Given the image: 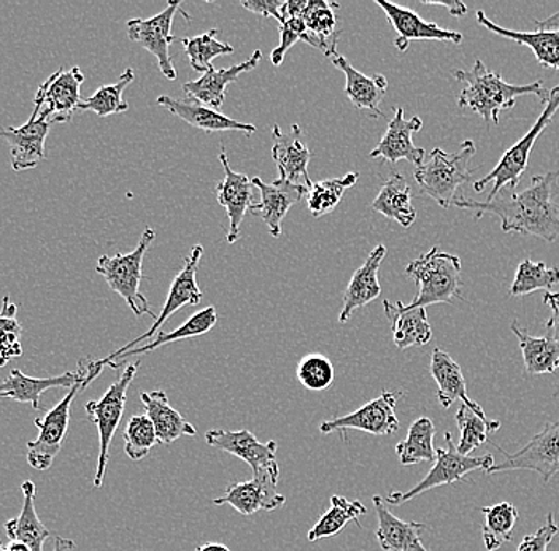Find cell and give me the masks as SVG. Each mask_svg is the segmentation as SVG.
Instances as JSON below:
<instances>
[{
	"instance_id": "cell-1",
	"label": "cell",
	"mask_w": 559,
	"mask_h": 551,
	"mask_svg": "<svg viewBox=\"0 0 559 551\" xmlns=\"http://www.w3.org/2000/svg\"><path fill=\"white\" fill-rule=\"evenodd\" d=\"M559 170L531 178L522 191L502 190L491 201L456 197L453 204L461 211L474 212V219L496 215L502 232L534 236L555 242L559 237Z\"/></svg>"
},
{
	"instance_id": "cell-2",
	"label": "cell",
	"mask_w": 559,
	"mask_h": 551,
	"mask_svg": "<svg viewBox=\"0 0 559 551\" xmlns=\"http://www.w3.org/2000/svg\"><path fill=\"white\" fill-rule=\"evenodd\" d=\"M453 75L457 82L466 83L457 97V106L480 115L487 124L498 125L499 115L515 107L519 97L533 94L545 106L550 96V89H545L540 80L530 85H510L501 73L489 71L480 59L471 71H454Z\"/></svg>"
},
{
	"instance_id": "cell-3",
	"label": "cell",
	"mask_w": 559,
	"mask_h": 551,
	"mask_svg": "<svg viewBox=\"0 0 559 551\" xmlns=\"http://www.w3.org/2000/svg\"><path fill=\"white\" fill-rule=\"evenodd\" d=\"M477 153V146L472 141H464L454 153L443 149H432L428 160L415 169V180L426 196L436 201L442 208H449L456 199V191L471 181L469 164Z\"/></svg>"
},
{
	"instance_id": "cell-4",
	"label": "cell",
	"mask_w": 559,
	"mask_h": 551,
	"mask_svg": "<svg viewBox=\"0 0 559 551\" xmlns=\"http://www.w3.org/2000/svg\"><path fill=\"white\" fill-rule=\"evenodd\" d=\"M407 275L418 285V295L414 301L405 303L408 309H426L435 303H454L463 301L461 296V260L454 254L442 253L439 249L412 261L405 267Z\"/></svg>"
},
{
	"instance_id": "cell-5",
	"label": "cell",
	"mask_w": 559,
	"mask_h": 551,
	"mask_svg": "<svg viewBox=\"0 0 559 551\" xmlns=\"http://www.w3.org/2000/svg\"><path fill=\"white\" fill-rule=\"evenodd\" d=\"M155 237V229L146 228L135 250L131 253H118L115 256L104 254L97 260L96 272L103 275L107 285L124 299L135 316L150 315L156 320L155 312L150 309L148 301L140 292V284L143 280V257Z\"/></svg>"
},
{
	"instance_id": "cell-6",
	"label": "cell",
	"mask_w": 559,
	"mask_h": 551,
	"mask_svg": "<svg viewBox=\"0 0 559 551\" xmlns=\"http://www.w3.org/2000/svg\"><path fill=\"white\" fill-rule=\"evenodd\" d=\"M559 110V85L550 89V96H548L547 104H545L544 111L533 128L527 131L522 141L515 143L512 148L507 149L504 156L499 160L498 166L488 173L487 177L480 178L475 181L474 191L475 193H484L485 188L489 183H495L491 193L487 201H491L496 194L501 193L502 190H516L519 187L520 178L526 172L527 163H530V155L533 152L534 145H536L537 139L542 132L547 129V125L551 123L555 115Z\"/></svg>"
},
{
	"instance_id": "cell-7",
	"label": "cell",
	"mask_w": 559,
	"mask_h": 551,
	"mask_svg": "<svg viewBox=\"0 0 559 551\" xmlns=\"http://www.w3.org/2000/svg\"><path fill=\"white\" fill-rule=\"evenodd\" d=\"M139 366L140 361L126 366L120 379L105 392L99 400H90L86 404L87 420L96 424L99 432V458H97V470L94 476V488L103 487L108 458H110L111 441L115 432L120 428L128 390L138 375Z\"/></svg>"
},
{
	"instance_id": "cell-8",
	"label": "cell",
	"mask_w": 559,
	"mask_h": 551,
	"mask_svg": "<svg viewBox=\"0 0 559 551\" xmlns=\"http://www.w3.org/2000/svg\"><path fill=\"white\" fill-rule=\"evenodd\" d=\"M443 438H445L447 450L436 448V464L429 470L428 476L418 481L412 490L405 491V493L393 491V493H390V496L384 499V502L391 505H401L404 502L412 501V499L421 496L426 491L435 490L437 487L464 481L467 474L474 472V470H485V472H488L495 466V458L489 453L485 456H464L457 452L456 444H454L450 432H445Z\"/></svg>"
},
{
	"instance_id": "cell-9",
	"label": "cell",
	"mask_w": 559,
	"mask_h": 551,
	"mask_svg": "<svg viewBox=\"0 0 559 551\" xmlns=\"http://www.w3.org/2000/svg\"><path fill=\"white\" fill-rule=\"evenodd\" d=\"M202 254H204V247H192L190 256L185 260L183 267H181L177 277L174 278L173 285H170L169 295H167L163 312L157 316L153 326L150 327L145 334H142V336L129 342L128 345H124V347H121L120 350L115 351V354L108 355L107 358L104 359H97V364H99L100 368H110L111 362H114L118 356L132 350V348L138 347L142 342H150V338L155 337L156 334H159L160 331H163V326L166 324V321L169 320L174 313H177L178 310L183 309V307L187 306H199V302L204 298V295H202L201 288H199L198 285V268Z\"/></svg>"
},
{
	"instance_id": "cell-10",
	"label": "cell",
	"mask_w": 559,
	"mask_h": 551,
	"mask_svg": "<svg viewBox=\"0 0 559 551\" xmlns=\"http://www.w3.org/2000/svg\"><path fill=\"white\" fill-rule=\"evenodd\" d=\"M496 448L504 455V462L495 464L488 476L507 470H533L539 474L545 484L550 483L555 476H559V420L547 423L516 453H507L501 446Z\"/></svg>"
},
{
	"instance_id": "cell-11",
	"label": "cell",
	"mask_w": 559,
	"mask_h": 551,
	"mask_svg": "<svg viewBox=\"0 0 559 551\" xmlns=\"http://www.w3.org/2000/svg\"><path fill=\"white\" fill-rule=\"evenodd\" d=\"M83 390H86L85 382L76 383L44 418H35V427L40 432L35 441L27 444V463L35 470L50 469L56 456L61 452L69 431L70 407L76 394Z\"/></svg>"
},
{
	"instance_id": "cell-12",
	"label": "cell",
	"mask_w": 559,
	"mask_h": 551,
	"mask_svg": "<svg viewBox=\"0 0 559 551\" xmlns=\"http://www.w3.org/2000/svg\"><path fill=\"white\" fill-rule=\"evenodd\" d=\"M205 442L213 448L229 453L236 458L242 459L253 470V477L274 476L280 479V466L277 462L278 444L275 441H258L253 432L247 429L229 431V429H210L205 432Z\"/></svg>"
},
{
	"instance_id": "cell-13",
	"label": "cell",
	"mask_w": 559,
	"mask_h": 551,
	"mask_svg": "<svg viewBox=\"0 0 559 551\" xmlns=\"http://www.w3.org/2000/svg\"><path fill=\"white\" fill-rule=\"evenodd\" d=\"M85 82V73L80 68L69 71L59 69L48 76L40 86L34 99V111L45 113L52 124L69 123L73 111L79 110L80 86Z\"/></svg>"
},
{
	"instance_id": "cell-14",
	"label": "cell",
	"mask_w": 559,
	"mask_h": 551,
	"mask_svg": "<svg viewBox=\"0 0 559 551\" xmlns=\"http://www.w3.org/2000/svg\"><path fill=\"white\" fill-rule=\"evenodd\" d=\"M402 393L383 392L376 399L359 407L353 414L334 418L320 424L321 434L345 432L348 429L367 432L372 435H391L400 429L396 406Z\"/></svg>"
},
{
	"instance_id": "cell-15",
	"label": "cell",
	"mask_w": 559,
	"mask_h": 551,
	"mask_svg": "<svg viewBox=\"0 0 559 551\" xmlns=\"http://www.w3.org/2000/svg\"><path fill=\"white\" fill-rule=\"evenodd\" d=\"M178 12H181V3L169 2L166 10L157 13L153 19L128 21L129 40L138 41L146 51L155 56L160 72L167 80L177 79V71L170 58V45L177 38L173 34V24Z\"/></svg>"
},
{
	"instance_id": "cell-16",
	"label": "cell",
	"mask_w": 559,
	"mask_h": 551,
	"mask_svg": "<svg viewBox=\"0 0 559 551\" xmlns=\"http://www.w3.org/2000/svg\"><path fill=\"white\" fill-rule=\"evenodd\" d=\"M51 125L47 115L33 111L29 121L20 128H0V137L10 145V158L15 172L35 169L45 160V142Z\"/></svg>"
},
{
	"instance_id": "cell-17",
	"label": "cell",
	"mask_w": 559,
	"mask_h": 551,
	"mask_svg": "<svg viewBox=\"0 0 559 551\" xmlns=\"http://www.w3.org/2000/svg\"><path fill=\"white\" fill-rule=\"evenodd\" d=\"M219 163L225 170V178L216 184V199L218 204L225 208L229 218V231H227V243H236L240 237V225L245 215L254 207L253 181L245 173L236 172L230 167L225 148L219 152Z\"/></svg>"
},
{
	"instance_id": "cell-18",
	"label": "cell",
	"mask_w": 559,
	"mask_h": 551,
	"mask_svg": "<svg viewBox=\"0 0 559 551\" xmlns=\"http://www.w3.org/2000/svg\"><path fill=\"white\" fill-rule=\"evenodd\" d=\"M277 477L269 474L253 477L248 481L230 483L225 494L213 499L212 504L230 505L245 516H251L261 511H277L286 502V498L277 493Z\"/></svg>"
},
{
	"instance_id": "cell-19",
	"label": "cell",
	"mask_w": 559,
	"mask_h": 551,
	"mask_svg": "<svg viewBox=\"0 0 559 551\" xmlns=\"http://www.w3.org/2000/svg\"><path fill=\"white\" fill-rule=\"evenodd\" d=\"M79 382H85L86 388L91 385L87 380V368L85 359L79 362L75 372H66L58 376L47 379H35L24 375L20 369H13L9 376L0 382V397H10L21 404H29L34 410L40 409L41 394L51 388H72Z\"/></svg>"
},
{
	"instance_id": "cell-20",
	"label": "cell",
	"mask_w": 559,
	"mask_h": 551,
	"mask_svg": "<svg viewBox=\"0 0 559 551\" xmlns=\"http://www.w3.org/2000/svg\"><path fill=\"white\" fill-rule=\"evenodd\" d=\"M272 159L277 164L280 178L299 187H312L309 176V164L312 160V152L304 143L302 129L299 124H293L288 134L280 131V125L272 128Z\"/></svg>"
},
{
	"instance_id": "cell-21",
	"label": "cell",
	"mask_w": 559,
	"mask_h": 551,
	"mask_svg": "<svg viewBox=\"0 0 559 551\" xmlns=\"http://www.w3.org/2000/svg\"><path fill=\"white\" fill-rule=\"evenodd\" d=\"M421 129V118L414 117L411 120H405L404 108L397 107L394 110L393 120L388 123L382 141L370 152V158H380L393 166H396L402 159L408 160L414 166H421L425 163L426 152L415 146L412 141L415 132H419Z\"/></svg>"
},
{
	"instance_id": "cell-22",
	"label": "cell",
	"mask_w": 559,
	"mask_h": 551,
	"mask_svg": "<svg viewBox=\"0 0 559 551\" xmlns=\"http://www.w3.org/2000/svg\"><path fill=\"white\" fill-rule=\"evenodd\" d=\"M376 3L383 10L391 26L396 31L397 38L394 45L401 53H405L408 45L414 40L452 41L454 45L463 41V34L442 29L439 24L423 20L414 10L384 2V0H376Z\"/></svg>"
},
{
	"instance_id": "cell-23",
	"label": "cell",
	"mask_w": 559,
	"mask_h": 551,
	"mask_svg": "<svg viewBox=\"0 0 559 551\" xmlns=\"http://www.w3.org/2000/svg\"><path fill=\"white\" fill-rule=\"evenodd\" d=\"M253 187L261 193V204L251 208L253 214H260L262 221L267 225L272 237L278 239L282 236V223L288 212L307 197L309 188L289 183L288 180L277 178L274 183H265L262 178H251Z\"/></svg>"
},
{
	"instance_id": "cell-24",
	"label": "cell",
	"mask_w": 559,
	"mask_h": 551,
	"mask_svg": "<svg viewBox=\"0 0 559 551\" xmlns=\"http://www.w3.org/2000/svg\"><path fill=\"white\" fill-rule=\"evenodd\" d=\"M159 107L166 108L167 111L175 115V117L183 120L185 123L192 125V128L201 129L207 132H227L237 131L245 132V134H254L257 125L242 123V121L233 120L226 115L219 113L215 108L204 106L195 99H174L170 96L157 97Z\"/></svg>"
},
{
	"instance_id": "cell-25",
	"label": "cell",
	"mask_w": 559,
	"mask_h": 551,
	"mask_svg": "<svg viewBox=\"0 0 559 551\" xmlns=\"http://www.w3.org/2000/svg\"><path fill=\"white\" fill-rule=\"evenodd\" d=\"M372 502L379 519L376 536L383 551H428L421 542V534L428 531V526L397 518L379 494L372 498Z\"/></svg>"
},
{
	"instance_id": "cell-26",
	"label": "cell",
	"mask_w": 559,
	"mask_h": 551,
	"mask_svg": "<svg viewBox=\"0 0 559 551\" xmlns=\"http://www.w3.org/2000/svg\"><path fill=\"white\" fill-rule=\"evenodd\" d=\"M384 256H386V247L377 245L376 249L370 251L366 263L353 274L352 280L345 289L344 307H342L341 315H338V323H347L355 310L361 309V307L379 298L380 292H382L379 271Z\"/></svg>"
},
{
	"instance_id": "cell-27",
	"label": "cell",
	"mask_w": 559,
	"mask_h": 551,
	"mask_svg": "<svg viewBox=\"0 0 559 551\" xmlns=\"http://www.w3.org/2000/svg\"><path fill=\"white\" fill-rule=\"evenodd\" d=\"M431 375L437 383V399L443 409H450L456 400L463 406L475 411L478 417L488 418L481 406L471 399L467 394L466 379H464L461 366L445 351L436 348L431 356Z\"/></svg>"
},
{
	"instance_id": "cell-28",
	"label": "cell",
	"mask_w": 559,
	"mask_h": 551,
	"mask_svg": "<svg viewBox=\"0 0 559 551\" xmlns=\"http://www.w3.org/2000/svg\"><path fill=\"white\" fill-rule=\"evenodd\" d=\"M261 59L262 53L257 50L250 56V59L233 65V68L222 69V71H216L213 68L209 69L207 72L202 73L201 79L185 83L183 91L191 99L216 110L225 104L227 86L237 82L242 73L257 69Z\"/></svg>"
},
{
	"instance_id": "cell-29",
	"label": "cell",
	"mask_w": 559,
	"mask_h": 551,
	"mask_svg": "<svg viewBox=\"0 0 559 551\" xmlns=\"http://www.w3.org/2000/svg\"><path fill=\"white\" fill-rule=\"evenodd\" d=\"M331 59L334 68L344 72L345 79H347L345 94H347L349 103L359 110L370 111L373 118L383 117L380 104H382L388 89L386 76L382 73L367 76L365 73L356 71L341 55H334Z\"/></svg>"
},
{
	"instance_id": "cell-30",
	"label": "cell",
	"mask_w": 559,
	"mask_h": 551,
	"mask_svg": "<svg viewBox=\"0 0 559 551\" xmlns=\"http://www.w3.org/2000/svg\"><path fill=\"white\" fill-rule=\"evenodd\" d=\"M337 10H341L337 2L307 0L306 9L302 12V20L306 23L304 41L320 50L328 58L337 55L335 50H337L338 37H341V31H337Z\"/></svg>"
},
{
	"instance_id": "cell-31",
	"label": "cell",
	"mask_w": 559,
	"mask_h": 551,
	"mask_svg": "<svg viewBox=\"0 0 559 551\" xmlns=\"http://www.w3.org/2000/svg\"><path fill=\"white\" fill-rule=\"evenodd\" d=\"M140 400H142L146 417L152 420L153 427L156 429L157 442L160 445L174 444L183 435L194 438L198 434V429L192 427L180 411L174 409L169 397L163 390L142 392Z\"/></svg>"
},
{
	"instance_id": "cell-32",
	"label": "cell",
	"mask_w": 559,
	"mask_h": 551,
	"mask_svg": "<svg viewBox=\"0 0 559 551\" xmlns=\"http://www.w3.org/2000/svg\"><path fill=\"white\" fill-rule=\"evenodd\" d=\"M384 313L391 323L393 342L400 350L428 345L432 338V326L426 309H408L405 303L383 301Z\"/></svg>"
},
{
	"instance_id": "cell-33",
	"label": "cell",
	"mask_w": 559,
	"mask_h": 551,
	"mask_svg": "<svg viewBox=\"0 0 559 551\" xmlns=\"http://www.w3.org/2000/svg\"><path fill=\"white\" fill-rule=\"evenodd\" d=\"M477 23L484 26L485 29L491 31L496 36L504 37L507 40L530 48L542 68L559 71V29H537L534 33L506 29V27L499 26V24L487 19L484 10H477Z\"/></svg>"
},
{
	"instance_id": "cell-34",
	"label": "cell",
	"mask_w": 559,
	"mask_h": 551,
	"mask_svg": "<svg viewBox=\"0 0 559 551\" xmlns=\"http://www.w3.org/2000/svg\"><path fill=\"white\" fill-rule=\"evenodd\" d=\"M24 502L21 514L17 518L9 519L5 523L7 536L15 542L26 543L33 551H44L45 542H47L52 534L45 528L41 519L35 512V484L31 480L23 481L21 484Z\"/></svg>"
},
{
	"instance_id": "cell-35",
	"label": "cell",
	"mask_w": 559,
	"mask_h": 551,
	"mask_svg": "<svg viewBox=\"0 0 559 551\" xmlns=\"http://www.w3.org/2000/svg\"><path fill=\"white\" fill-rule=\"evenodd\" d=\"M218 315H216V309L213 306L205 307V309L199 310L198 313L191 315L190 319L185 321L177 330L166 333L160 331L157 334L155 340H150L148 344L142 345V347L132 348V350L126 351L121 356H118L114 362H111V369H120L122 362L128 359L135 358V356L148 355L155 351L156 348L163 347V345L170 344V342L185 340V338H192L204 336L215 327Z\"/></svg>"
},
{
	"instance_id": "cell-36",
	"label": "cell",
	"mask_w": 559,
	"mask_h": 551,
	"mask_svg": "<svg viewBox=\"0 0 559 551\" xmlns=\"http://www.w3.org/2000/svg\"><path fill=\"white\" fill-rule=\"evenodd\" d=\"M510 330L519 338L520 350L523 354L524 368L527 374H554L559 369V340L551 336L534 337L512 321Z\"/></svg>"
},
{
	"instance_id": "cell-37",
	"label": "cell",
	"mask_w": 559,
	"mask_h": 551,
	"mask_svg": "<svg viewBox=\"0 0 559 551\" xmlns=\"http://www.w3.org/2000/svg\"><path fill=\"white\" fill-rule=\"evenodd\" d=\"M377 214L400 223L402 228H411L417 219V211L412 204L411 184L402 173H393L384 181L379 196L372 202Z\"/></svg>"
},
{
	"instance_id": "cell-38",
	"label": "cell",
	"mask_w": 559,
	"mask_h": 551,
	"mask_svg": "<svg viewBox=\"0 0 559 551\" xmlns=\"http://www.w3.org/2000/svg\"><path fill=\"white\" fill-rule=\"evenodd\" d=\"M367 508L361 501H349L344 496L334 494L331 496V507L318 518L312 529L307 534L309 542H317L320 539L337 536L344 531L348 523L355 522L359 525V516L366 515Z\"/></svg>"
},
{
	"instance_id": "cell-39",
	"label": "cell",
	"mask_w": 559,
	"mask_h": 551,
	"mask_svg": "<svg viewBox=\"0 0 559 551\" xmlns=\"http://www.w3.org/2000/svg\"><path fill=\"white\" fill-rule=\"evenodd\" d=\"M436 428L428 417L418 418L408 428L407 438L396 445L402 466L436 462Z\"/></svg>"
},
{
	"instance_id": "cell-40",
	"label": "cell",
	"mask_w": 559,
	"mask_h": 551,
	"mask_svg": "<svg viewBox=\"0 0 559 551\" xmlns=\"http://www.w3.org/2000/svg\"><path fill=\"white\" fill-rule=\"evenodd\" d=\"M481 514L485 515L481 536H484L487 551L499 550L506 543L512 542L513 528H515L520 516L519 508L515 505L510 504V502H501V504L481 508Z\"/></svg>"
},
{
	"instance_id": "cell-41",
	"label": "cell",
	"mask_w": 559,
	"mask_h": 551,
	"mask_svg": "<svg viewBox=\"0 0 559 551\" xmlns=\"http://www.w3.org/2000/svg\"><path fill=\"white\" fill-rule=\"evenodd\" d=\"M359 173L349 172L341 178H330V180L314 181L307 193V207L314 218L330 215L341 204L345 191L355 187Z\"/></svg>"
},
{
	"instance_id": "cell-42",
	"label": "cell",
	"mask_w": 559,
	"mask_h": 551,
	"mask_svg": "<svg viewBox=\"0 0 559 551\" xmlns=\"http://www.w3.org/2000/svg\"><path fill=\"white\" fill-rule=\"evenodd\" d=\"M135 80L134 69H126L114 85L100 86L93 96L82 100L79 110L94 111L99 117H110V115H120L129 110L128 103L122 99L124 89Z\"/></svg>"
},
{
	"instance_id": "cell-43",
	"label": "cell",
	"mask_w": 559,
	"mask_h": 551,
	"mask_svg": "<svg viewBox=\"0 0 559 551\" xmlns=\"http://www.w3.org/2000/svg\"><path fill=\"white\" fill-rule=\"evenodd\" d=\"M454 418H456L457 428L461 429V441L456 448L464 456H471L478 446L487 444L488 434H495L501 428V421L478 417L466 406H461Z\"/></svg>"
},
{
	"instance_id": "cell-44",
	"label": "cell",
	"mask_w": 559,
	"mask_h": 551,
	"mask_svg": "<svg viewBox=\"0 0 559 551\" xmlns=\"http://www.w3.org/2000/svg\"><path fill=\"white\" fill-rule=\"evenodd\" d=\"M218 29L209 31V33L201 34L195 37L181 38V45L185 48L188 61L195 72L205 73L212 69V61L218 56L233 55L234 47H230L226 41H219Z\"/></svg>"
},
{
	"instance_id": "cell-45",
	"label": "cell",
	"mask_w": 559,
	"mask_h": 551,
	"mask_svg": "<svg viewBox=\"0 0 559 551\" xmlns=\"http://www.w3.org/2000/svg\"><path fill=\"white\" fill-rule=\"evenodd\" d=\"M307 0H288L283 7V21L280 23V45L271 53V61L274 65H282L285 55L289 48L295 47L297 41L306 36V23L302 20V12L306 9Z\"/></svg>"
},
{
	"instance_id": "cell-46",
	"label": "cell",
	"mask_w": 559,
	"mask_h": 551,
	"mask_svg": "<svg viewBox=\"0 0 559 551\" xmlns=\"http://www.w3.org/2000/svg\"><path fill=\"white\" fill-rule=\"evenodd\" d=\"M559 284V267H548L544 263L524 260L516 268L515 280L510 288V296H526L539 289L554 288Z\"/></svg>"
},
{
	"instance_id": "cell-47",
	"label": "cell",
	"mask_w": 559,
	"mask_h": 551,
	"mask_svg": "<svg viewBox=\"0 0 559 551\" xmlns=\"http://www.w3.org/2000/svg\"><path fill=\"white\" fill-rule=\"evenodd\" d=\"M124 452L132 462H142L150 455L157 442L156 429L146 415L129 418L124 432Z\"/></svg>"
},
{
	"instance_id": "cell-48",
	"label": "cell",
	"mask_w": 559,
	"mask_h": 551,
	"mask_svg": "<svg viewBox=\"0 0 559 551\" xmlns=\"http://www.w3.org/2000/svg\"><path fill=\"white\" fill-rule=\"evenodd\" d=\"M16 303L10 301L9 296H5L2 310H0V368L23 355V347H21L23 327L16 320Z\"/></svg>"
},
{
	"instance_id": "cell-49",
	"label": "cell",
	"mask_w": 559,
	"mask_h": 551,
	"mask_svg": "<svg viewBox=\"0 0 559 551\" xmlns=\"http://www.w3.org/2000/svg\"><path fill=\"white\" fill-rule=\"evenodd\" d=\"M296 376L304 388L310 392H324L334 382V366L326 356L307 355L297 364Z\"/></svg>"
},
{
	"instance_id": "cell-50",
	"label": "cell",
	"mask_w": 559,
	"mask_h": 551,
	"mask_svg": "<svg viewBox=\"0 0 559 551\" xmlns=\"http://www.w3.org/2000/svg\"><path fill=\"white\" fill-rule=\"evenodd\" d=\"M558 532L559 528L555 523L554 514H548L547 523L539 531L524 536L516 551H547Z\"/></svg>"
},
{
	"instance_id": "cell-51",
	"label": "cell",
	"mask_w": 559,
	"mask_h": 551,
	"mask_svg": "<svg viewBox=\"0 0 559 551\" xmlns=\"http://www.w3.org/2000/svg\"><path fill=\"white\" fill-rule=\"evenodd\" d=\"M285 3L283 0H250V2L243 0L242 7L262 19H275L282 23Z\"/></svg>"
},
{
	"instance_id": "cell-52",
	"label": "cell",
	"mask_w": 559,
	"mask_h": 551,
	"mask_svg": "<svg viewBox=\"0 0 559 551\" xmlns=\"http://www.w3.org/2000/svg\"><path fill=\"white\" fill-rule=\"evenodd\" d=\"M544 303L551 310V319L545 321L547 334L559 340V292H545Z\"/></svg>"
},
{
	"instance_id": "cell-53",
	"label": "cell",
	"mask_w": 559,
	"mask_h": 551,
	"mask_svg": "<svg viewBox=\"0 0 559 551\" xmlns=\"http://www.w3.org/2000/svg\"><path fill=\"white\" fill-rule=\"evenodd\" d=\"M423 3H425V5L443 7V9L449 10L450 15L457 16V19H461V16H464L466 15L467 12H469V9H467L466 3L460 2V0H452V2H436V0H423Z\"/></svg>"
},
{
	"instance_id": "cell-54",
	"label": "cell",
	"mask_w": 559,
	"mask_h": 551,
	"mask_svg": "<svg viewBox=\"0 0 559 551\" xmlns=\"http://www.w3.org/2000/svg\"><path fill=\"white\" fill-rule=\"evenodd\" d=\"M537 29L545 31H557L559 29V12L554 13V15L548 16L545 20H536Z\"/></svg>"
},
{
	"instance_id": "cell-55",
	"label": "cell",
	"mask_w": 559,
	"mask_h": 551,
	"mask_svg": "<svg viewBox=\"0 0 559 551\" xmlns=\"http://www.w3.org/2000/svg\"><path fill=\"white\" fill-rule=\"evenodd\" d=\"M75 549V542L70 539H64V537H55V543H52L51 551H70Z\"/></svg>"
},
{
	"instance_id": "cell-56",
	"label": "cell",
	"mask_w": 559,
	"mask_h": 551,
	"mask_svg": "<svg viewBox=\"0 0 559 551\" xmlns=\"http://www.w3.org/2000/svg\"><path fill=\"white\" fill-rule=\"evenodd\" d=\"M195 551H230V549L226 547L225 543L205 542L195 547Z\"/></svg>"
},
{
	"instance_id": "cell-57",
	"label": "cell",
	"mask_w": 559,
	"mask_h": 551,
	"mask_svg": "<svg viewBox=\"0 0 559 551\" xmlns=\"http://www.w3.org/2000/svg\"><path fill=\"white\" fill-rule=\"evenodd\" d=\"M7 550H9V551H33V550H31V547L26 546V543L15 542V540H10V542L7 543Z\"/></svg>"
},
{
	"instance_id": "cell-58",
	"label": "cell",
	"mask_w": 559,
	"mask_h": 551,
	"mask_svg": "<svg viewBox=\"0 0 559 551\" xmlns=\"http://www.w3.org/2000/svg\"><path fill=\"white\" fill-rule=\"evenodd\" d=\"M0 551H9L7 550V546H3L2 540H0Z\"/></svg>"
}]
</instances>
